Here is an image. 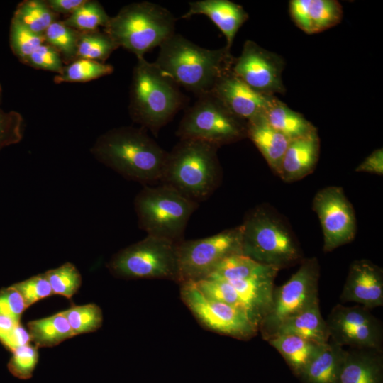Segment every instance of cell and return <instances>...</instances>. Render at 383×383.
Listing matches in <instances>:
<instances>
[{
  "mask_svg": "<svg viewBox=\"0 0 383 383\" xmlns=\"http://www.w3.org/2000/svg\"><path fill=\"white\" fill-rule=\"evenodd\" d=\"M90 152L124 178L145 185L160 182L168 155L145 129L133 126L107 131L98 137Z\"/></svg>",
  "mask_w": 383,
  "mask_h": 383,
  "instance_id": "1",
  "label": "cell"
},
{
  "mask_svg": "<svg viewBox=\"0 0 383 383\" xmlns=\"http://www.w3.org/2000/svg\"><path fill=\"white\" fill-rule=\"evenodd\" d=\"M159 48L154 63L179 87L197 96L211 92L217 81L232 70L235 59L226 46L204 48L177 33Z\"/></svg>",
  "mask_w": 383,
  "mask_h": 383,
  "instance_id": "2",
  "label": "cell"
},
{
  "mask_svg": "<svg viewBox=\"0 0 383 383\" xmlns=\"http://www.w3.org/2000/svg\"><path fill=\"white\" fill-rule=\"evenodd\" d=\"M179 87L154 63L137 58L130 87L131 119L155 135L186 104Z\"/></svg>",
  "mask_w": 383,
  "mask_h": 383,
  "instance_id": "3",
  "label": "cell"
},
{
  "mask_svg": "<svg viewBox=\"0 0 383 383\" xmlns=\"http://www.w3.org/2000/svg\"><path fill=\"white\" fill-rule=\"evenodd\" d=\"M218 148L201 140L179 139L168 152L160 183L196 203L208 199L221 179Z\"/></svg>",
  "mask_w": 383,
  "mask_h": 383,
  "instance_id": "4",
  "label": "cell"
},
{
  "mask_svg": "<svg viewBox=\"0 0 383 383\" xmlns=\"http://www.w3.org/2000/svg\"><path fill=\"white\" fill-rule=\"evenodd\" d=\"M175 22L168 9L144 1L121 8L116 16L110 17L104 32L119 48L140 58L175 33Z\"/></svg>",
  "mask_w": 383,
  "mask_h": 383,
  "instance_id": "5",
  "label": "cell"
},
{
  "mask_svg": "<svg viewBox=\"0 0 383 383\" xmlns=\"http://www.w3.org/2000/svg\"><path fill=\"white\" fill-rule=\"evenodd\" d=\"M240 228L241 254L259 263L281 269L301 258L292 233L265 208L257 207L250 211Z\"/></svg>",
  "mask_w": 383,
  "mask_h": 383,
  "instance_id": "6",
  "label": "cell"
},
{
  "mask_svg": "<svg viewBox=\"0 0 383 383\" xmlns=\"http://www.w3.org/2000/svg\"><path fill=\"white\" fill-rule=\"evenodd\" d=\"M198 203L174 188L160 183L144 185L134 200L139 227L147 235L179 243Z\"/></svg>",
  "mask_w": 383,
  "mask_h": 383,
  "instance_id": "7",
  "label": "cell"
},
{
  "mask_svg": "<svg viewBox=\"0 0 383 383\" xmlns=\"http://www.w3.org/2000/svg\"><path fill=\"white\" fill-rule=\"evenodd\" d=\"M178 243L147 235L117 252L108 267L124 279H165L179 282Z\"/></svg>",
  "mask_w": 383,
  "mask_h": 383,
  "instance_id": "8",
  "label": "cell"
},
{
  "mask_svg": "<svg viewBox=\"0 0 383 383\" xmlns=\"http://www.w3.org/2000/svg\"><path fill=\"white\" fill-rule=\"evenodd\" d=\"M176 134L179 139L197 140L220 147L247 137V122L235 116L209 92L197 96L185 111Z\"/></svg>",
  "mask_w": 383,
  "mask_h": 383,
  "instance_id": "9",
  "label": "cell"
},
{
  "mask_svg": "<svg viewBox=\"0 0 383 383\" xmlns=\"http://www.w3.org/2000/svg\"><path fill=\"white\" fill-rule=\"evenodd\" d=\"M319 274L318 260L308 258L285 284L274 289L270 310L258 326L263 339L267 341L286 320L319 301Z\"/></svg>",
  "mask_w": 383,
  "mask_h": 383,
  "instance_id": "10",
  "label": "cell"
},
{
  "mask_svg": "<svg viewBox=\"0 0 383 383\" xmlns=\"http://www.w3.org/2000/svg\"><path fill=\"white\" fill-rule=\"evenodd\" d=\"M241 254L240 226L178 245L179 283L207 277L226 257Z\"/></svg>",
  "mask_w": 383,
  "mask_h": 383,
  "instance_id": "11",
  "label": "cell"
},
{
  "mask_svg": "<svg viewBox=\"0 0 383 383\" xmlns=\"http://www.w3.org/2000/svg\"><path fill=\"white\" fill-rule=\"evenodd\" d=\"M181 298L198 321L207 328L238 339H250L258 326L239 309L206 296L194 282L181 284Z\"/></svg>",
  "mask_w": 383,
  "mask_h": 383,
  "instance_id": "12",
  "label": "cell"
},
{
  "mask_svg": "<svg viewBox=\"0 0 383 383\" xmlns=\"http://www.w3.org/2000/svg\"><path fill=\"white\" fill-rule=\"evenodd\" d=\"M330 339L343 347L382 350L381 321L362 305L337 304L326 320Z\"/></svg>",
  "mask_w": 383,
  "mask_h": 383,
  "instance_id": "13",
  "label": "cell"
},
{
  "mask_svg": "<svg viewBox=\"0 0 383 383\" xmlns=\"http://www.w3.org/2000/svg\"><path fill=\"white\" fill-rule=\"evenodd\" d=\"M312 209L322 228L325 252L354 239L357 231L355 211L341 187L331 186L319 190L313 199Z\"/></svg>",
  "mask_w": 383,
  "mask_h": 383,
  "instance_id": "14",
  "label": "cell"
},
{
  "mask_svg": "<svg viewBox=\"0 0 383 383\" xmlns=\"http://www.w3.org/2000/svg\"><path fill=\"white\" fill-rule=\"evenodd\" d=\"M283 68L284 62L279 55L248 40L243 45L240 55L235 59L232 71L254 91L272 96L284 92Z\"/></svg>",
  "mask_w": 383,
  "mask_h": 383,
  "instance_id": "15",
  "label": "cell"
},
{
  "mask_svg": "<svg viewBox=\"0 0 383 383\" xmlns=\"http://www.w3.org/2000/svg\"><path fill=\"white\" fill-rule=\"evenodd\" d=\"M212 93L235 116L248 122L262 116L271 97L254 91L230 70L216 83Z\"/></svg>",
  "mask_w": 383,
  "mask_h": 383,
  "instance_id": "16",
  "label": "cell"
},
{
  "mask_svg": "<svg viewBox=\"0 0 383 383\" xmlns=\"http://www.w3.org/2000/svg\"><path fill=\"white\" fill-rule=\"evenodd\" d=\"M343 302H356L368 309L383 305V272L367 260L354 261L340 295Z\"/></svg>",
  "mask_w": 383,
  "mask_h": 383,
  "instance_id": "17",
  "label": "cell"
},
{
  "mask_svg": "<svg viewBox=\"0 0 383 383\" xmlns=\"http://www.w3.org/2000/svg\"><path fill=\"white\" fill-rule=\"evenodd\" d=\"M289 13L294 23L307 34L326 30L343 17L342 6L335 0H292Z\"/></svg>",
  "mask_w": 383,
  "mask_h": 383,
  "instance_id": "18",
  "label": "cell"
},
{
  "mask_svg": "<svg viewBox=\"0 0 383 383\" xmlns=\"http://www.w3.org/2000/svg\"><path fill=\"white\" fill-rule=\"evenodd\" d=\"M204 15L219 28L226 39V48L231 50L240 28L248 20V14L240 5L228 0H199L189 2L188 11L182 18Z\"/></svg>",
  "mask_w": 383,
  "mask_h": 383,
  "instance_id": "19",
  "label": "cell"
},
{
  "mask_svg": "<svg viewBox=\"0 0 383 383\" xmlns=\"http://www.w3.org/2000/svg\"><path fill=\"white\" fill-rule=\"evenodd\" d=\"M382 350H345L336 383H382Z\"/></svg>",
  "mask_w": 383,
  "mask_h": 383,
  "instance_id": "20",
  "label": "cell"
},
{
  "mask_svg": "<svg viewBox=\"0 0 383 383\" xmlns=\"http://www.w3.org/2000/svg\"><path fill=\"white\" fill-rule=\"evenodd\" d=\"M317 131L290 140L282 160L279 176L284 181L301 179L311 173L318 159Z\"/></svg>",
  "mask_w": 383,
  "mask_h": 383,
  "instance_id": "21",
  "label": "cell"
},
{
  "mask_svg": "<svg viewBox=\"0 0 383 383\" xmlns=\"http://www.w3.org/2000/svg\"><path fill=\"white\" fill-rule=\"evenodd\" d=\"M274 280V277H257L228 281L237 292L247 313L257 326L270 310Z\"/></svg>",
  "mask_w": 383,
  "mask_h": 383,
  "instance_id": "22",
  "label": "cell"
},
{
  "mask_svg": "<svg viewBox=\"0 0 383 383\" xmlns=\"http://www.w3.org/2000/svg\"><path fill=\"white\" fill-rule=\"evenodd\" d=\"M247 137L257 146L271 169L279 175L290 140L272 128L264 115L247 122Z\"/></svg>",
  "mask_w": 383,
  "mask_h": 383,
  "instance_id": "23",
  "label": "cell"
},
{
  "mask_svg": "<svg viewBox=\"0 0 383 383\" xmlns=\"http://www.w3.org/2000/svg\"><path fill=\"white\" fill-rule=\"evenodd\" d=\"M344 353L343 347L329 339L299 376L304 383H336Z\"/></svg>",
  "mask_w": 383,
  "mask_h": 383,
  "instance_id": "24",
  "label": "cell"
},
{
  "mask_svg": "<svg viewBox=\"0 0 383 383\" xmlns=\"http://www.w3.org/2000/svg\"><path fill=\"white\" fill-rule=\"evenodd\" d=\"M280 334L296 335L319 344L327 343L330 335L326 321L321 314L319 301L286 320L274 336Z\"/></svg>",
  "mask_w": 383,
  "mask_h": 383,
  "instance_id": "25",
  "label": "cell"
},
{
  "mask_svg": "<svg viewBox=\"0 0 383 383\" xmlns=\"http://www.w3.org/2000/svg\"><path fill=\"white\" fill-rule=\"evenodd\" d=\"M267 342L282 355L291 369L298 375L323 345L293 334L277 335Z\"/></svg>",
  "mask_w": 383,
  "mask_h": 383,
  "instance_id": "26",
  "label": "cell"
},
{
  "mask_svg": "<svg viewBox=\"0 0 383 383\" xmlns=\"http://www.w3.org/2000/svg\"><path fill=\"white\" fill-rule=\"evenodd\" d=\"M264 116L268 123L289 140L307 135L316 131L302 115L272 96Z\"/></svg>",
  "mask_w": 383,
  "mask_h": 383,
  "instance_id": "27",
  "label": "cell"
},
{
  "mask_svg": "<svg viewBox=\"0 0 383 383\" xmlns=\"http://www.w3.org/2000/svg\"><path fill=\"white\" fill-rule=\"evenodd\" d=\"M279 270L275 266L259 263L242 254H235L220 262L208 277L227 281L257 277L275 278Z\"/></svg>",
  "mask_w": 383,
  "mask_h": 383,
  "instance_id": "28",
  "label": "cell"
},
{
  "mask_svg": "<svg viewBox=\"0 0 383 383\" xmlns=\"http://www.w3.org/2000/svg\"><path fill=\"white\" fill-rule=\"evenodd\" d=\"M28 331L35 346L53 347L74 336L70 324L62 311L28 323Z\"/></svg>",
  "mask_w": 383,
  "mask_h": 383,
  "instance_id": "29",
  "label": "cell"
},
{
  "mask_svg": "<svg viewBox=\"0 0 383 383\" xmlns=\"http://www.w3.org/2000/svg\"><path fill=\"white\" fill-rule=\"evenodd\" d=\"M13 18L38 34L43 35L56 21L55 13L45 1L26 0L21 2L14 11Z\"/></svg>",
  "mask_w": 383,
  "mask_h": 383,
  "instance_id": "30",
  "label": "cell"
},
{
  "mask_svg": "<svg viewBox=\"0 0 383 383\" xmlns=\"http://www.w3.org/2000/svg\"><path fill=\"white\" fill-rule=\"evenodd\" d=\"M113 72L111 65L97 61L76 59L64 65L53 80L56 84L87 82L107 76Z\"/></svg>",
  "mask_w": 383,
  "mask_h": 383,
  "instance_id": "31",
  "label": "cell"
},
{
  "mask_svg": "<svg viewBox=\"0 0 383 383\" xmlns=\"http://www.w3.org/2000/svg\"><path fill=\"white\" fill-rule=\"evenodd\" d=\"M119 47L105 32L99 30L79 32L77 59H86L104 63Z\"/></svg>",
  "mask_w": 383,
  "mask_h": 383,
  "instance_id": "32",
  "label": "cell"
},
{
  "mask_svg": "<svg viewBox=\"0 0 383 383\" xmlns=\"http://www.w3.org/2000/svg\"><path fill=\"white\" fill-rule=\"evenodd\" d=\"M79 32L65 25L62 21H54L45 31L43 36L47 44L60 55L66 65L77 59Z\"/></svg>",
  "mask_w": 383,
  "mask_h": 383,
  "instance_id": "33",
  "label": "cell"
},
{
  "mask_svg": "<svg viewBox=\"0 0 383 383\" xmlns=\"http://www.w3.org/2000/svg\"><path fill=\"white\" fill-rule=\"evenodd\" d=\"M109 19L110 16L99 1L85 0L62 22L79 32H87L99 30L100 26L104 28Z\"/></svg>",
  "mask_w": 383,
  "mask_h": 383,
  "instance_id": "34",
  "label": "cell"
},
{
  "mask_svg": "<svg viewBox=\"0 0 383 383\" xmlns=\"http://www.w3.org/2000/svg\"><path fill=\"white\" fill-rule=\"evenodd\" d=\"M62 313L74 335L94 332L101 326L103 321L101 310L94 304L74 306Z\"/></svg>",
  "mask_w": 383,
  "mask_h": 383,
  "instance_id": "35",
  "label": "cell"
},
{
  "mask_svg": "<svg viewBox=\"0 0 383 383\" xmlns=\"http://www.w3.org/2000/svg\"><path fill=\"white\" fill-rule=\"evenodd\" d=\"M44 274L50 284L53 294L67 299H71L82 284V276L79 270L70 262L49 270Z\"/></svg>",
  "mask_w": 383,
  "mask_h": 383,
  "instance_id": "36",
  "label": "cell"
},
{
  "mask_svg": "<svg viewBox=\"0 0 383 383\" xmlns=\"http://www.w3.org/2000/svg\"><path fill=\"white\" fill-rule=\"evenodd\" d=\"M9 43L13 53L23 63L45 41L43 35L34 33L12 18Z\"/></svg>",
  "mask_w": 383,
  "mask_h": 383,
  "instance_id": "37",
  "label": "cell"
},
{
  "mask_svg": "<svg viewBox=\"0 0 383 383\" xmlns=\"http://www.w3.org/2000/svg\"><path fill=\"white\" fill-rule=\"evenodd\" d=\"M195 283L206 296L245 311L237 292L228 281L208 277Z\"/></svg>",
  "mask_w": 383,
  "mask_h": 383,
  "instance_id": "38",
  "label": "cell"
},
{
  "mask_svg": "<svg viewBox=\"0 0 383 383\" xmlns=\"http://www.w3.org/2000/svg\"><path fill=\"white\" fill-rule=\"evenodd\" d=\"M38 361V348L29 343L19 347L13 352L8 368L17 378L28 379L32 377Z\"/></svg>",
  "mask_w": 383,
  "mask_h": 383,
  "instance_id": "39",
  "label": "cell"
},
{
  "mask_svg": "<svg viewBox=\"0 0 383 383\" xmlns=\"http://www.w3.org/2000/svg\"><path fill=\"white\" fill-rule=\"evenodd\" d=\"M24 120L16 111L0 109V150L19 143L23 136Z\"/></svg>",
  "mask_w": 383,
  "mask_h": 383,
  "instance_id": "40",
  "label": "cell"
},
{
  "mask_svg": "<svg viewBox=\"0 0 383 383\" xmlns=\"http://www.w3.org/2000/svg\"><path fill=\"white\" fill-rule=\"evenodd\" d=\"M12 286L22 296L26 307L53 294L50 284L44 273L31 277Z\"/></svg>",
  "mask_w": 383,
  "mask_h": 383,
  "instance_id": "41",
  "label": "cell"
},
{
  "mask_svg": "<svg viewBox=\"0 0 383 383\" xmlns=\"http://www.w3.org/2000/svg\"><path fill=\"white\" fill-rule=\"evenodd\" d=\"M23 63L35 69L56 72L57 74L64 67L59 52L46 43L39 46Z\"/></svg>",
  "mask_w": 383,
  "mask_h": 383,
  "instance_id": "42",
  "label": "cell"
},
{
  "mask_svg": "<svg viewBox=\"0 0 383 383\" xmlns=\"http://www.w3.org/2000/svg\"><path fill=\"white\" fill-rule=\"evenodd\" d=\"M26 308L22 296L13 286L0 291V315L20 321Z\"/></svg>",
  "mask_w": 383,
  "mask_h": 383,
  "instance_id": "43",
  "label": "cell"
},
{
  "mask_svg": "<svg viewBox=\"0 0 383 383\" xmlns=\"http://www.w3.org/2000/svg\"><path fill=\"white\" fill-rule=\"evenodd\" d=\"M30 340L28 331L19 323L1 342L9 350L13 352L19 347L29 344Z\"/></svg>",
  "mask_w": 383,
  "mask_h": 383,
  "instance_id": "44",
  "label": "cell"
},
{
  "mask_svg": "<svg viewBox=\"0 0 383 383\" xmlns=\"http://www.w3.org/2000/svg\"><path fill=\"white\" fill-rule=\"evenodd\" d=\"M355 171L382 175L383 174L382 148L374 150L356 167Z\"/></svg>",
  "mask_w": 383,
  "mask_h": 383,
  "instance_id": "45",
  "label": "cell"
},
{
  "mask_svg": "<svg viewBox=\"0 0 383 383\" xmlns=\"http://www.w3.org/2000/svg\"><path fill=\"white\" fill-rule=\"evenodd\" d=\"M45 1L55 14L70 15L83 4L85 0H47Z\"/></svg>",
  "mask_w": 383,
  "mask_h": 383,
  "instance_id": "46",
  "label": "cell"
},
{
  "mask_svg": "<svg viewBox=\"0 0 383 383\" xmlns=\"http://www.w3.org/2000/svg\"><path fill=\"white\" fill-rule=\"evenodd\" d=\"M19 323L20 321L10 316L0 315V341L5 338Z\"/></svg>",
  "mask_w": 383,
  "mask_h": 383,
  "instance_id": "47",
  "label": "cell"
},
{
  "mask_svg": "<svg viewBox=\"0 0 383 383\" xmlns=\"http://www.w3.org/2000/svg\"><path fill=\"white\" fill-rule=\"evenodd\" d=\"M1 100H2V88H1V86L0 84V104L1 102Z\"/></svg>",
  "mask_w": 383,
  "mask_h": 383,
  "instance_id": "48",
  "label": "cell"
}]
</instances>
